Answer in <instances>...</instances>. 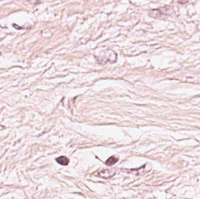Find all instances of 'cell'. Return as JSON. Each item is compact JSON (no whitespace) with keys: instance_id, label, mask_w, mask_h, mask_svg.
<instances>
[{"instance_id":"1","label":"cell","mask_w":200,"mask_h":199,"mask_svg":"<svg viewBox=\"0 0 200 199\" xmlns=\"http://www.w3.org/2000/svg\"><path fill=\"white\" fill-rule=\"evenodd\" d=\"M56 161L57 162V163H59V164H60L61 165L66 166L69 164V163L70 162V159L65 156H61V157L56 158Z\"/></svg>"},{"instance_id":"2","label":"cell","mask_w":200,"mask_h":199,"mask_svg":"<svg viewBox=\"0 0 200 199\" xmlns=\"http://www.w3.org/2000/svg\"><path fill=\"white\" fill-rule=\"evenodd\" d=\"M114 174H115V172H112V171H111L109 169L104 170L100 172V173H99V175H100V176H101L104 178H108L112 176V175H114Z\"/></svg>"},{"instance_id":"3","label":"cell","mask_w":200,"mask_h":199,"mask_svg":"<svg viewBox=\"0 0 200 199\" xmlns=\"http://www.w3.org/2000/svg\"><path fill=\"white\" fill-rule=\"evenodd\" d=\"M118 160H119V158L117 156H111L106 160L105 163L108 166H112L115 164Z\"/></svg>"},{"instance_id":"4","label":"cell","mask_w":200,"mask_h":199,"mask_svg":"<svg viewBox=\"0 0 200 199\" xmlns=\"http://www.w3.org/2000/svg\"><path fill=\"white\" fill-rule=\"evenodd\" d=\"M149 15L151 16V17L155 18H157L161 15V12L160 11V10L159 9H154V10H152L149 12Z\"/></svg>"}]
</instances>
